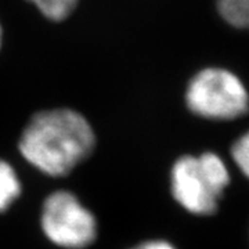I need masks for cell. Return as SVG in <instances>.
Wrapping results in <instances>:
<instances>
[{
    "mask_svg": "<svg viewBox=\"0 0 249 249\" xmlns=\"http://www.w3.org/2000/svg\"><path fill=\"white\" fill-rule=\"evenodd\" d=\"M97 136L79 111L60 107L36 112L18 139V151L28 163L50 178H64L89 160Z\"/></svg>",
    "mask_w": 249,
    "mask_h": 249,
    "instance_id": "obj_1",
    "label": "cell"
},
{
    "mask_svg": "<svg viewBox=\"0 0 249 249\" xmlns=\"http://www.w3.org/2000/svg\"><path fill=\"white\" fill-rule=\"evenodd\" d=\"M229 184V169L214 152L183 155L170 170L172 196L191 214H213Z\"/></svg>",
    "mask_w": 249,
    "mask_h": 249,
    "instance_id": "obj_2",
    "label": "cell"
},
{
    "mask_svg": "<svg viewBox=\"0 0 249 249\" xmlns=\"http://www.w3.org/2000/svg\"><path fill=\"white\" fill-rule=\"evenodd\" d=\"M194 115L212 121H231L249 111V93L241 79L223 68H205L188 82L184 94Z\"/></svg>",
    "mask_w": 249,
    "mask_h": 249,
    "instance_id": "obj_3",
    "label": "cell"
},
{
    "mask_svg": "<svg viewBox=\"0 0 249 249\" xmlns=\"http://www.w3.org/2000/svg\"><path fill=\"white\" fill-rule=\"evenodd\" d=\"M40 229L47 240L62 249L89 248L98 235L96 214L68 190H55L46 196Z\"/></svg>",
    "mask_w": 249,
    "mask_h": 249,
    "instance_id": "obj_4",
    "label": "cell"
},
{
    "mask_svg": "<svg viewBox=\"0 0 249 249\" xmlns=\"http://www.w3.org/2000/svg\"><path fill=\"white\" fill-rule=\"evenodd\" d=\"M22 194V184L14 166L0 160V213L7 212Z\"/></svg>",
    "mask_w": 249,
    "mask_h": 249,
    "instance_id": "obj_5",
    "label": "cell"
},
{
    "mask_svg": "<svg viewBox=\"0 0 249 249\" xmlns=\"http://www.w3.org/2000/svg\"><path fill=\"white\" fill-rule=\"evenodd\" d=\"M52 22H62L72 16L79 0H27Z\"/></svg>",
    "mask_w": 249,
    "mask_h": 249,
    "instance_id": "obj_6",
    "label": "cell"
},
{
    "mask_svg": "<svg viewBox=\"0 0 249 249\" xmlns=\"http://www.w3.org/2000/svg\"><path fill=\"white\" fill-rule=\"evenodd\" d=\"M217 10L231 27L249 29V0H217Z\"/></svg>",
    "mask_w": 249,
    "mask_h": 249,
    "instance_id": "obj_7",
    "label": "cell"
},
{
    "mask_svg": "<svg viewBox=\"0 0 249 249\" xmlns=\"http://www.w3.org/2000/svg\"><path fill=\"white\" fill-rule=\"evenodd\" d=\"M231 157L241 172L249 178V132L242 134L234 142Z\"/></svg>",
    "mask_w": 249,
    "mask_h": 249,
    "instance_id": "obj_8",
    "label": "cell"
},
{
    "mask_svg": "<svg viewBox=\"0 0 249 249\" xmlns=\"http://www.w3.org/2000/svg\"><path fill=\"white\" fill-rule=\"evenodd\" d=\"M129 249H178L172 242L166 240H148L142 241Z\"/></svg>",
    "mask_w": 249,
    "mask_h": 249,
    "instance_id": "obj_9",
    "label": "cell"
},
{
    "mask_svg": "<svg viewBox=\"0 0 249 249\" xmlns=\"http://www.w3.org/2000/svg\"><path fill=\"white\" fill-rule=\"evenodd\" d=\"M1 46H3V27L0 24V50H1Z\"/></svg>",
    "mask_w": 249,
    "mask_h": 249,
    "instance_id": "obj_10",
    "label": "cell"
}]
</instances>
